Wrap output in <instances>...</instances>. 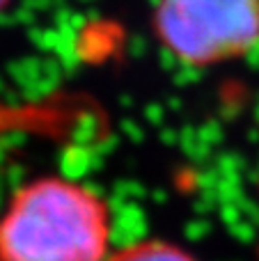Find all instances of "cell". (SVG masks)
Returning <instances> with one entry per match:
<instances>
[{
    "label": "cell",
    "mask_w": 259,
    "mask_h": 261,
    "mask_svg": "<svg viewBox=\"0 0 259 261\" xmlns=\"http://www.w3.org/2000/svg\"><path fill=\"white\" fill-rule=\"evenodd\" d=\"M113 220L106 199L64 176L28 181L0 213V261H106Z\"/></svg>",
    "instance_id": "obj_1"
},
{
    "label": "cell",
    "mask_w": 259,
    "mask_h": 261,
    "mask_svg": "<svg viewBox=\"0 0 259 261\" xmlns=\"http://www.w3.org/2000/svg\"><path fill=\"white\" fill-rule=\"evenodd\" d=\"M257 257H259V241H257Z\"/></svg>",
    "instance_id": "obj_5"
},
{
    "label": "cell",
    "mask_w": 259,
    "mask_h": 261,
    "mask_svg": "<svg viewBox=\"0 0 259 261\" xmlns=\"http://www.w3.org/2000/svg\"><path fill=\"white\" fill-rule=\"evenodd\" d=\"M106 261H197V259L177 243H170V241L163 239H145L110 252Z\"/></svg>",
    "instance_id": "obj_3"
},
{
    "label": "cell",
    "mask_w": 259,
    "mask_h": 261,
    "mask_svg": "<svg viewBox=\"0 0 259 261\" xmlns=\"http://www.w3.org/2000/svg\"><path fill=\"white\" fill-rule=\"evenodd\" d=\"M151 23L159 44L195 69L241 60L259 46V0H159Z\"/></svg>",
    "instance_id": "obj_2"
},
{
    "label": "cell",
    "mask_w": 259,
    "mask_h": 261,
    "mask_svg": "<svg viewBox=\"0 0 259 261\" xmlns=\"http://www.w3.org/2000/svg\"><path fill=\"white\" fill-rule=\"evenodd\" d=\"M9 3H12V0H0V12H3V9H7Z\"/></svg>",
    "instance_id": "obj_4"
}]
</instances>
